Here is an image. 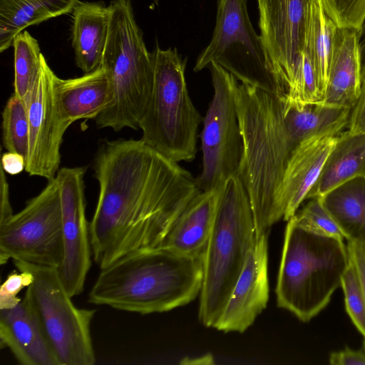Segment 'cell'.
Wrapping results in <instances>:
<instances>
[{"instance_id":"cell-1","label":"cell","mask_w":365,"mask_h":365,"mask_svg":"<svg viewBox=\"0 0 365 365\" xmlns=\"http://www.w3.org/2000/svg\"><path fill=\"white\" fill-rule=\"evenodd\" d=\"M95 176L99 195L89 230L101 269L130 252L160 246L200 191L189 171L142 139L104 143Z\"/></svg>"},{"instance_id":"cell-2","label":"cell","mask_w":365,"mask_h":365,"mask_svg":"<svg viewBox=\"0 0 365 365\" xmlns=\"http://www.w3.org/2000/svg\"><path fill=\"white\" fill-rule=\"evenodd\" d=\"M235 100L242 140L237 175L248 194L259 237L268 235L282 219L278 207L282 178L292 153L302 141L286 98L241 83Z\"/></svg>"},{"instance_id":"cell-3","label":"cell","mask_w":365,"mask_h":365,"mask_svg":"<svg viewBox=\"0 0 365 365\" xmlns=\"http://www.w3.org/2000/svg\"><path fill=\"white\" fill-rule=\"evenodd\" d=\"M101 269L88 294L90 303L140 314L162 313L200 296L203 256L164 247L142 248Z\"/></svg>"},{"instance_id":"cell-4","label":"cell","mask_w":365,"mask_h":365,"mask_svg":"<svg viewBox=\"0 0 365 365\" xmlns=\"http://www.w3.org/2000/svg\"><path fill=\"white\" fill-rule=\"evenodd\" d=\"M350 262L344 240L311 232L288 221L275 289L278 307L309 322L341 287Z\"/></svg>"},{"instance_id":"cell-5","label":"cell","mask_w":365,"mask_h":365,"mask_svg":"<svg viewBox=\"0 0 365 365\" xmlns=\"http://www.w3.org/2000/svg\"><path fill=\"white\" fill-rule=\"evenodd\" d=\"M253 213L238 175L220 190L215 221L203 254V279L198 318L214 327L256 241Z\"/></svg>"},{"instance_id":"cell-6","label":"cell","mask_w":365,"mask_h":365,"mask_svg":"<svg viewBox=\"0 0 365 365\" xmlns=\"http://www.w3.org/2000/svg\"><path fill=\"white\" fill-rule=\"evenodd\" d=\"M101 65L112 91L109 106L96 119L99 128L140 129L153 85V53L145 46L130 0H112Z\"/></svg>"},{"instance_id":"cell-7","label":"cell","mask_w":365,"mask_h":365,"mask_svg":"<svg viewBox=\"0 0 365 365\" xmlns=\"http://www.w3.org/2000/svg\"><path fill=\"white\" fill-rule=\"evenodd\" d=\"M152 53L153 85L140 123L141 139L173 161L191 162L196 155L197 129L203 118L187 91L186 60L176 48L156 46Z\"/></svg>"},{"instance_id":"cell-8","label":"cell","mask_w":365,"mask_h":365,"mask_svg":"<svg viewBox=\"0 0 365 365\" xmlns=\"http://www.w3.org/2000/svg\"><path fill=\"white\" fill-rule=\"evenodd\" d=\"M17 270L34 276L24 299L38 320L60 365H93L96 358L91 326L96 309L78 308L57 269L13 260Z\"/></svg>"},{"instance_id":"cell-9","label":"cell","mask_w":365,"mask_h":365,"mask_svg":"<svg viewBox=\"0 0 365 365\" xmlns=\"http://www.w3.org/2000/svg\"><path fill=\"white\" fill-rule=\"evenodd\" d=\"M212 62L242 83L287 96V86L251 24L247 0H218L212 37L199 55L194 71L208 68Z\"/></svg>"},{"instance_id":"cell-10","label":"cell","mask_w":365,"mask_h":365,"mask_svg":"<svg viewBox=\"0 0 365 365\" xmlns=\"http://www.w3.org/2000/svg\"><path fill=\"white\" fill-rule=\"evenodd\" d=\"M58 268L63 259L61 195L56 178L19 212L0 222V262Z\"/></svg>"},{"instance_id":"cell-11","label":"cell","mask_w":365,"mask_h":365,"mask_svg":"<svg viewBox=\"0 0 365 365\" xmlns=\"http://www.w3.org/2000/svg\"><path fill=\"white\" fill-rule=\"evenodd\" d=\"M208 68L214 93L200 134L202 168L195 181L201 191L222 188L237 174L242 153L235 100L239 83L219 64L212 62Z\"/></svg>"},{"instance_id":"cell-12","label":"cell","mask_w":365,"mask_h":365,"mask_svg":"<svg viewBox=\"0 0 365 365\" xmlns=\"http://www.w3.org/2000/svg\"><path fill=\"white\" fill-rule=\"evenodd\" d=\"M56 78L43 56L39 72L26 99L29 143L25 170L31 176L48 181L54 179L59 170L60 148L69 127L59 106Z\"/></svg>"},{"instance_id":"cell-13","label":"cell","mask_w":365,"mask_h":365,"mask_svg":"<svg viewBox=\"0 0 365 365\" xmlns=\"http://www.w3.org/2000/svg\"><path fill=\"white\" fill-rule=\"evenodd\" d=\"M85 174L83 167L63 168L56 176L61 195L63 240V259L57 271L71 297L83 292L93 257L86 215Z\"/></svg>"},{"instance_id":"cell-14","label":"cell","mask_w":365,"mask_h":365,"mask_svg":"<svg viewBox=\"0 0 365 365\" xmlns=\"http://www.w3.org/2000/svg\"><path fill=\"white\" fill-rule=\"evenodd\" d=\"M307 1H258L260 36L287 93L302 58Z\"/></svg>"},{"instance_id":"cell-15","label":"cell","mask_w":365,"mask_h":365,"mask_svg":"<svg viewBox=\"0 0 365 365\" xmlns=\"http://www.w3.org/2000/svg\"><path fill=\"white\" fill-rule=\"evenodd\" d=\"M269 300L268 235L257 237L255 245L213 328L243 333L266 309Z\"/></svg>"},{"instance_id":"cell-16","label":"cell","mask_w":365,"mask_h":365,"mask_svg":"<svg viewBox=\"0 0 365 365\" xmlns=\"http://www.w3.org/2000/svg\"><path fill=\"white\" fill-rule=\"evenodd\" d=\"M336 136H319L301 143L292 153L282 178L278 207L284 221L292 217L318 180Z\"/></svg>"},{"instance_id":"cell-17","label":"cell","mask_w":365,"mask_h":365,"mask_svg":"<svg viewBox=\"0 0 365 365\" xmlns=\"http://www.w3.org/2000/svg\"><path fill=\"white\" fill-rule=\"evenodd\" d=\"M0 340L22 365H60L24 298L13 308L0 309Z\"/></svg>"},{"instance_id":"cell-18","label":"cell","mask_w":365,"mask_h":365,"mask_svg":"<svg viewBox=\"0 0 365 365\" xmlns=\"http://www.w3.org/2000/svg\"><path fill=\"white\" fill-rule=\"evenodd\" d=\"M361 82L359 31L338 27L322 103L351 110L359 96Z\"/></svg>"},{"instance_id":"cell-19","label":"cell","mask_w":365,"mask_h":365,"mask_svg":"<svg viewBox=\"0 0 365 365\" xmlns=\"http://www.w3.org/2000/svg\"><path fill=\"white\" fill-rule=\"evenodd\" d=\"M220 190L199 191L159 247L183 255L203 256L212 232Z\"/></svg>"},{"instance_id":"cell-20","label":"cell","mask_w":365,"mask_h":365,"mask_svg":"<svg viewBox=\"0 0 365 365\" xmlns=\"http://www.w3.org/2000/svg\"><path fill=\"white\" fill-rule=\"evenodd\" d=\"M56 88L59 106L68 126L81 119L95 120L112 101L110 85L101 66L74 78L57 76Z\"/></svg>"},{"instance_id":"cell-21","label":"cell","mask_w":365,"mask_h":365,"mask_svg":"<svg viewBox=\"0 0 365 365\" xmlns=\"http://www.w3.org/2000/svg\"><path fill=\"white\" fill-rule=\"evenodd\" d=\"M109 26L110 9L103 2L79 1L73 9L71 42L76 64L84 73L101 66Z\"/></svg>"},{"instance_id":"cell-22","label":"cell","mask_w":365,"mask_h":365,"mask_svg":"<svg viewBox=\"0 0 365 365\" xmlns=\"http://www.w3.org/2000/svg\"><path fill=\"white\" fill-rule=\"evenodd\" d=\"M365 177V131L348 130L336 135L320 175L307 199L319 197L356 177Z\"/></svg>"},{"instance_id":"cell-23","label":"cell","mask_w":365,"mask_h":365,"mask_svg":"<svg viewBox=\"0 0 365 365\" xmlns=\"http://www.w3.org/2000/svg\"><path fill=\"white\" fill-rule=\"evenodd\" d=\"M79 0H0V52L26 28L72 12Z\"/></svg>"},{"instance_id":"cell-24","label":"cell","mask_w":365,"mask_h":365,"mask_svg":"<svg viewBox=\"0 0 365 365\" xmlns=\"http://www.w3.org/2000/svg\"><path fill=\"white\" fill-rule=\"evenodd\" d=\"M319 198L344 239L365 243V177L351 178Z\"/></svg>"},{"instance_id":"cell-25","label":"cell","mask_w":365,"mask_h":365,"mask_svg":"<svg viewBox=\"0 0 365 365\" xmlns=\"http://www.w3.org/2000/svg\"><path fill=\"white\" fill-rule=\"evenodd\" d=\"M327 15L320 0H307L303 54L312 63L319 93L323 100L327 88L333 43L337 29Z\"/></svg>"},{"instance_id":"cell-26","label":"cell","mask_w":365,"mask_h":365,"mask_svg":"<svg viewBox=\"0 0 365 365\" xmlns=\"http://www.w3.org/2000/svg\"><path fill=\"white\" fill-rule=\"evenodd\" d=\"M14 94L26 99L40 70L42 56L37 40L27 31L19 33L13 42Z\"/></svg>"},{"instance_id":"cell-27","label":"cell","mask_w":365,"mask_h":365,"mask_svg":"<svg viewBox=\"0 0 365 365\" xmlns=\"http://www.w3.org/2000/svg\"><path fill=\"white\" fill-rule=\"evenodd\" d=\"M2 138L7 151L20 153L27 159L29 143L27 102L14 93L7 101L2 112Z\"/></svg>"},{"instance_id":"cell-28","label":"cell","mask_w":365,"mask_h":365,"mask_svg":"<svg viewBox=\"0 0 365 365\" xmlns=\"http://www.w3.org/2000/svg\"><path fill=\"white\" fill-rule=\"evenodd\" d=\"M341 287L344 294L346 311L365 339V297L359 275L351 257L342 277Z\"/></svg>"},{"instance_id":"cell-29","label":"cell","mask_w":365,"mask_h":365,"mask_svg":"<svg viewBox=\"0 0 365 365\" xmlns=\"http://www.w3.org/2000/svg\"><path fill=\"white\" fill-rule=\"evenodd\" d=\"M293 217L299 225L311 232L344 239L340 229L324 208L319 197L312 198Z\"/></svg>"},{"instance_id":"cell-30","label":"cell","mask_w":365,"mask_h":365,"mask_svg":"<svg viewBox=\"0 0 365 365\" xmlns=\"http://www.w3.org/2000/svg\"><path fill=\"white\" fill-rule=\"evenodd\" d=\"M327 15L339 28L360 31L365 19V0H320Z\"/></svg>"},{"instance_id":"cell-31","label":"cell","mask_w":365,"mask_h":365,"mask_svg":"<svg viewBox=\"0 0 365 365\" xmlns=\"http://www.w3.org/2000/svg\"><path fill=\"white\" fill-rule=\"evenodd\" d=\"M33 281L34 276L29 271L19 269L10 273L0 287V309L16 306L22 299L18 297L19 293Z\"/></svg>"},{"instance_id":"cell-32","label":"cell","mask_w":365,"mask_h":365,"mask_svg":"<svg viewBox=\"0 0 365 365\" xmlns=\"http://www.w3.org/2000/svg\"><path fill=\"white\" fill-rule=\"evenodd\" d=\"M346 127L350 132L365 131V72L361 75L359 96L350 110Z\"/></svg>"},{"instance_id":"cell-33","label":"cell","mask_w":365,"mask_h":365,"mask_svg":"<svg viewBox=\"0 0 365 365\" xmlns=\"http://www.w3.org/2000/svg\"><path fill=\"white\" fill-rule=\"evenodd\" d=\"M329 361L331 365H365V351L346 347L331 353Z\"/></svg>"},{"instance_id":"cell-34","label":"cell","mask_w":365,"mask_h":365,"mask_svg":"<svg viewBox=\"0 0 365 365\" xmlns=\"http://www.w3.org/2000/svg\"><path fill=\"white\" fill-rule=\"evenodd\" d=\"M347 248L359 275L365 297V243L348 242ZM364 349L365 351V339Z\"/></svg>"},{"instance_id":"cell-35","label":"cell","mask_w":365,"mask_h":365,"mask_svg":"<svg viewBox=\"0 0 365 365\" xmlns=\"http://www.w3.org/2000/svg\"><path fill=\"white\" fill-rule=\"evenodd\" d=\"M26 166V159L20 153L7 151L2 155L1 168L9 175L20 174Z\"/></svg>"},{"instance_id":"cell-36","label":"cell","mask_w":365,"mask_h":365,"mask_svg":"<svg viewBox=\"0 0 365 365\" xmlns=\"http://www.w3.org/2000/svg\"><path fill=\"white\" fill-rule=\"evenodd\" d=\"M4 173V170L1 168L0 178V222L14 214L10 202L9 184Z\"/></svg>"},{"instance_id":"cell-37","label":"cell","mask_w":365,"mask_h":365,"mask_svg":"<svg viewBox=\"0 0 365 365\" xmlns=\"http://www.w3.org/2000/svg\"><path fill=\"white\" fill-rule=\"evenodd\" d=\"M359 44L361 60V75L365 72V19L359 31Z\"/></svg>"},{"instance_id":"cell-38","label":"cell","mask_w":365,"mask_h":365,"mask_svg":"<svg viewBox=\"0 0 365 365\" xmlns=\"http://www.w3.org/2000/svg\"><path fill=\"white\" fill-rule=\"evenodd\" d=\"M259 1V0H257V1Z\"/></svg>"}]
</instances>
